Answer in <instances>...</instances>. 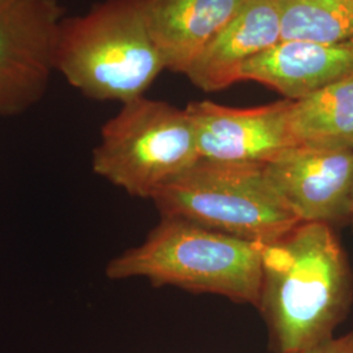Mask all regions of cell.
<instances>
[{"instance_id":"7","label":"cell","mask_w":353,"mask_h":353,"mask_svg":"<svg viewBox=\"0 0 353 353\" xmlns=\"http://www.w3.org/2000/svg\"><path fill=\"white\" fill-rule=\"evenodd\" d=\"M270 186L300 223L351 224L353 151L292 147L263 165Z\"/></svg>"},{"instance_id":"3","label":"cell","mask_w":353,"mask_h":353,"mask_svg":"<svg viewBox=\"0 0 353 353\" xmlns=\"http://www.w3.org/2000/svg\"><path fill=\"white\" fill-rule=\"evenodd\" d=\"M55 70L87 97L126 103L144 96L165 65L137 0H106L64 19Z\"/></svg>"},{"instance_id":"10","label":"cell","mask_w":353,"mask_h":353,"mask_svg":"<svg viewBox=\"0 0 353 353\" xmlns=\"http://www.w3.org/2000/svg\"><path fill=\"white\" fill-rule=\"evenodd\" d=\"M281 41L278 0H245L240 11L195 58L186 74L205 92L239 83L242 65Z\"/></svg>"},{"instance_id":"5","label":"cell","mask_w":353,"mask_h":353,"mask_svg":"<svg viewBox=\"0 0 353 353\" xmlns=\"http://www.w3.org/2000/svg\"><path fill=\"white\" fill-rule=\"evenodd\" d=\"M199 159L186 109L141 96L102 126L92 168L130 195L152 201Z\"/></svg>"},{"instance_id":"8","label":"cell","mask_w":353,"mask_h":353,"mask_svg":"<svg viewBox=\"0 0 353 353\" xmlns=\"http://www.w3.org/2000/svg\"><path fill=\"white\" fill-rule=\"evenodd\" d=\"M290 100L239 109L212 101L190 102L201 159L221 163L265 165L293 147Z\"/></svg>"},{"instance_id":"6","label":"cell","mask_w":353,"mask_h":353,"mask_svg":"<svg viewBox=\"0 0 353 353\" xmlns=\"http://www.w3.org/2000/svg\"><path fill=\"white\" fill-rule=\"evenodd\" d=\"M63 14L57 0H0V115L24 113L45 94Z\"/></svg>"},{"instance_id":"12","label":"cell","mask_w":353,"mask_h":353,"mask_svg":"<svg viewBox=\"0 0 353 353\" xmlns=\"http://www.w3.org/2000/svg\"><path fill=\"white\" fill-rule=\"evenodd\" d=\"M293 147L353 151V75L290 101Z\"/></svg>"},{"instance_id":"9","label":"cell","mask_w":353,"mask_h":353,"mask_svg":"<svg viewBox=\"0 0 353 353\" xmlns=\"http://www.w3.org/2000/svg\"><path fill=\"white\" fill-rule=\"evenodd\" d=\"M353 75V42L280 41L242 65L239 80L275 89L297 101Z\"/></svg>"},{"instance_id":"4","label":"cell","mask_w":353,"mask_h":353,"mask_svg":"<svg viewBox=\"0 0 353 353\" xmlns=\"http://www.w3.org/2000/svg\"><path fill=\"white\" fill-rule=\"evenodd\" d=\"M152 201L161 216L261 245L300 224L270 186L263 165L199 159Z\"/></svg>"},{"instance_id":"14","label":"cell","mask_w":353,"mask_h":353,"mask_svg":"<svg viewBox=\"0 0 353 353\" xmlns=\"http://www.w3.org/2000/svg\"><path fill=\"white\" fill-rule=\"evenodd\" d=\"M292 353H353V332L341 338H331L312 348Z\"/></svg>"},{"instance_id":"15","label":"cell","mask_w":353,"mask_h":353,"mask_svg":"<svg viewBox=\"0 0 353 353\" xmlns=\"http://www.w3.org/2000/svg\"><path fill=\"white\" fill-rule=\"evenodd\" d=\"M351 225L353 227V210H352V219H351Z\"/></svg>"},{"instance_id":"13","label":"cell","mask_w":353,"mask_h":353,"mask_svg":"<svg viewBox=\"0 0 353 353\" xmlns=\"http://www.w3.org/2000/svg\"><path fill=\"white\" fill-rule=\"evenodd\" d=\"M281 41L353 42V0H278Z\"/></svg>"},{"instance_id":"1","label":"cell","mask_w":353,"mask_h":353,"mask_svg":"<svg viewBox=\"0 0 353 353\" xmlns=\"http://www.w3.org/2000/svg\"><path fill=\"white\" fill-rule=\"evenodd\" d=\"M353 301V275L335 229L300 223L263 246L259 303L275 353L334 338Z\"/></svg>"},{"instance_id":"11","label":"cell","mask_w":353,"mask_h":353,"mask_svg":"<svg viewBox=\"0 0 353 353\" xmlns=\"http://www.w3.org/2000/svg\"><path fill=\"white\" fill-rule=\"evenodd\" d=\"M165 70L188 68L220 30L240 11L245 0H137Z\"/></svg>"},{"instance_id":"2","label":"cell","mask_w":353,"mask_h":353,"mask_svg":"<svg viewBox=\"0 0 353 353\" xmlns=\"http://www.w3.org/2000/svg\"><path fill=\"white\" fill-rule=\"evenodd\" d=\"M263 246L183 219L161 216L147 240L114 258L106 267V276L145 278L154 287L173 285L256 306Z\"/></svg>"}]
</instances>
